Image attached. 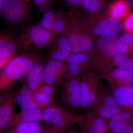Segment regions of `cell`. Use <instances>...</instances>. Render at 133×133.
Masks as SVG:
<instances>
[{
  "mask_svg": "<svg viewBox=\"0 0 133 133\" xmlns=\"http://www.w3.org/2000/svg\"><path fill=\"white\" fill-rule=\"evenodd\" d=\"M41 60L40 55L36 52L24 53L15 57L1 70V90L9 87L15 81L23 77L33 64Z\"/></svg>",
  "mask_w": 133,
  "mask_h": 133,
  "instance_id": "obj_1",
  "label": "cell"
},
{
  "mask_svg": "<svg viewBox=\"0 0 133 133\" xmlns=\"http://www.w3.org/2000/svg\"><path fill=\"white\" fill-rule=\"evenodd\" d=\"M0 14L7 23L16 26L26 23L31 17L27 0H7Z\"/></svg>",
  "mask_w": 133,
  "mask_h": 133,
  "instance_id": "obj_2",
  "label": "cell"
},
{
  "mask_svg": "<svg viewBox=\"0 0 133 133\" xmlns=\"http://www.w3.org/2000/svg\"><path fill=\"white\" fill-rule=\"evenodd\" d=\"M95 115L107 120L122 111L112 94L102 87L94 103L89 109Z\"/></svg>",
  "mask_w": 133,
  "mask_h": 133,
  "instance_id": "obj_3",
  "label": "cell"
},
{
  "mask_svg": "<svg viewBox=\"0 0 133 133\" xmlns=\"http://www.w3.org/2000/svg\"><path fill=\"white\" fill-rule=\"evenodd\" d=\"M81 108L89 110L97 97L101 88L99 77L97 71H91L80 77Z\"/></svg>",
  "mask_w": 133,
  "mask_h": 133,
  "instance_id": "obj_4",
  "label": "cell"
},
{
  "mask_svg": "<svg viewBox=\"0 0 133 133\" xmlns=\"http://www.w3.org/2000/svg\"><path fill=\"white\" fill-rule=\"evenodd\" d=\"M79 115L56 104L44 109L43 120L53 125L69 130L76 124Z\"/></svg>",
  "mask_w": 133,
  "mask_h": 133,
  "instance_id": "obj_5",
  "label": "cell"
},
{
  "mask_svg": "<svg viewBox=\"0 0 133 133\" xmlns=\"http://www.w3.org/2000/svg\"><path fill=\"white\" fill-rule=\"evenodd\" d=\"M80 77L66 79L61 93L63 104L71 108H81V91Z\"/></svg>",
  "mask_w": 133,
  "mask_h": 133,
  "instance_id": "obj_6",
  "label": "cell"
},
{
  "mask_svg": "<svg viewBox=\"0 0 133 133\" xmlns=\"http://www.w3.org/2000/svg\"><path fill=\"white\" fill-rule=\"evenodd\" d=\"M66 72L65 62L50 60L44 68L42 84H45L55 88L63 84L66 79Z\"/></svg>",
  "mask_w": 133,
  "mask_h": 133,
  "instance_id": "obj_7",
  "label": "cell"
},
{
  "mask_svg": "<svg viewBox=\"0 0 133 133\" xmlns=\"http://www.w3.org/2000/svg\"><path fill=\"white\" fill-rule=\"evenodd\" d=\"M77 124L82 133H106V120L95 115L89 110L79 115Z\"/></svg>",
  "mask_w": 133,
  "mask_h": 133,
  "instance_id": "obj_8",
  "label": "cell"
},
{
  "mask_svg": "<svg viewBox=\"0 0 133 133\" xmlns=\"http://www.w3.org/2000/svg\"><path fill=\"white\" fill-rule=\"evenodd\" d=\"M22 49L18 39L7 33L0 34V68L2 70L14 58L17 51Z\"/></svg>",
  "mask_w": 133,
  "mask_h": 133,
  "instance_id": "obj_9",
  "label": "cell"
},
{
  "mask_svg": "<svg viewBox=\"0 0 133 133\" xmlns=\"http://www.w3.org/2000/svg\"><path fill=\"white\" fill-rule=\"evenodd\" d=\"M101 76L106 80L113 90L121 86L133 85V70L115 69Z\"/></svg>",
  "mask_w": 133,
  "mask_h": 133,
  "instance_id": "obj_10",
  "label": "cell"
},
{
  "mask_svg": "<svg viewBox=\"0 0 133 133\" xmlns=\"http://www.w3.org/2000/svg\"><path fill=\"white\" fill-rule=\"evenodd\" d=\"M107 132L120 133L133 123V113L123 110L111 118L106 120Z\"/></svg>",
  "mask_w": 133,
  "mask_h": 133,
  "instance_id": "obj_11",
  "label": "cell"
},
{
  "mask_svg": "<svg viewBox=\"0 0 133 133\" xmlns=\"http://www.w3.org/2000/svg\"><path fill=\"white\" fill-rule=\"evenodd\" d=\"M122 28L121 23L113 17L106 18L98 23L92 29L95 35L100 37L116 36Z\"/></svg>",
  "mask_w": 133,
  "mask_h": 133,
  "instance_id": "obj_12",
  "label": "cell"
},
{
  "mask_svg": "<svg viewBox=\"0 0 133 133\" xmlns=\"http://www.w3.org/2000/svg\"><path fill=\"white\" fill-rule=\"evenodd\" d=\"M112 94L122 109L133 113V85L119 87L113 89Z\"/></svg>",
  "mask_w": 133,
  "mask_h": 133,
  "instance_id": "obj_13",
  "label": "cell"
},
{
  "mask_svg": "<svg viewBox=\"0 0 133 133\" xmlns=\"http://www.w3.org/2000/svg\"><path fill=\"white\" fill-rule=\"evenodd\" d=\"M44 110L40 108L22 110L18 113H15L6 131L17 124L23 122H37L43 120Z\"/></svg>",
  "mask_w": 133,
  "mask_h": 133,
  "instance_id": "obj_14",
  "label": "cell"
},
{
  "mask_svg": "<svg viewBox=\"0 0 133 133\" xmlns=\"http://www.w3.org/2000/svg\"><path fill=\"white\" fill-rule=\"evenodd\" d=\"M44 65L42 60L36 62L23 77L27 87L32 91L36 90L42 84V75Z\"/></svg>",
  "mask_w": 133,
  "mask_h": 133,
  "instance_id": "obj_15",
  "label": "cell"
},
{
  "mask_svg": "<svg viewBox=\"0 0 133 133\" xmlns=\"http://www.w3.org/2000/svg\"><path fill=\"white\" fill-rule=\"evenodd\" d=\"M16 103L14 97L9 96L2 102L0 107V133L6 131L14 115Z\"/></svg>",
  "mask_w": 133,
  "mask_h": 133,
  "instance_id": "obj_16",
  "label": "cell"
},
{
  "mask_svg": "<svg viewBox=\"0 0 133 133\" xmlns=\"http://www.w3.org/2000/svg\"><path fill=\"white\" fill-rule=\"evenodd\" d=\"M45 30L38 24L23 29L17 38L22 50H24L33 39L41 34Z\"/></svg>",
  "mask_w": 133,
  "mask_h": 133,
  "instance_id": "obj_17",
  "label": "cell"
},
{
  "mask_svg": "<svg viewBox=\"0 0 133 133\" xmlns=\"http://www.w3.org/2000/svg\"><path fill=\"white\" fill-rule=\"evenodd\" d=\"M54 36L49 31L44 30L42 33L34 38L27 45L24 50L25 51H37L49 46Z\"/></svg>",
  "mask_w": 133,
  "mask_h": 133,
  "instance_id": "obj_18",
  "label": "cell"
},
{
  "mask_svg": "<svg viewBox=\"0 0 133 133\" xmlns=\"http://www.w3.org/2000/svg\"><path fill=\"white\" fill-rule=\"evenodd\" d=\"M69 27L65 15L63 12H57L55 22L50 31L54 37L67 35Z\"/></svg>",
  "mask_w": 133,
  "mask_h": 133,
  "instance_id": "obj_19",
  "label": "cell"
},
{
  "mask_svg": "<svg viewBox=\"0 0 133 133\" xmlns=\"http://www.w3.org/2000/svg\"><path fill=\"white\" fill-rule=\"evenodd\" d=\"M42 129L37 122H23L9 129L6 133H38Z\"/></svg>",
  "mask_w": 133,
  "mask_h": 133,
  "instance_id": "obj_20",
  "label": "cell"
},
{
  "mask_svg": "<svg viewBox=\"0 0 133 133\" xmlns=\"http://www.w3.org/2000/svg\"><path fill=\"white\" fill-rule=\"evenodd\" d=\"M71 48L70 44L67 42L62 47L49 51V61L56 60L65 62L71 54Z\"/></svg>",
  "mask_w": 133,
  "mask_h": 133,
  "instance_id": "obj_21",
  "label": "cell"
},
{
  "mask_svg": "<svg viewBox=\"0 0 133 133\" xmlns=\"http://www.w3.org/2000/svg\"><path fill=\"white\" fill-rule=\"evenodd\" d=\"M65 62L67 64L78 65L85 70L92 66L91 58L86 53L71 54Z\"/></svg>",
  "mask_w": 133,
  "mask_h": 133,
  "instance_id": "obj_22",
  "label": "cell"
},
{
  "mask_svg": "<svg viewBox=\"0 0 133 133\" xmlns=\"http://www.w3.org/2000/svg\"><path fill=\"white\" fill-rule=\"evenodd\" d=\"M57 12L51 9L44 12L38 25L45 30L50 31L55 22Z\"/></svg>",
  "mask_w": 133,
  "mask_h": 133,
  "instance_id": "obj_23",
  "label": "cell"
},
{
  "mask_svg": "<svg viewBox=\"0 0 133 133\" xmlns=\"http://www.w3.org/2000/svg\"><path fill=\"white\" fill-rule=\"evenodd\" d=\"M33 93V99L41 109L44 110L55 104L54 97L42 93Z\"/></svg>",
  "mask_w": 133,
  "mask_h": 133,
  "instance_id": "obj_24",
  "label": "cell"
},
{
  "mask_svg": "<svg viewBox=\"0 0 133 133\" xmlns=\"http://www.w3.org/2000/svg\"><path fill=\"white\" fill-rule=\"evenodd\" d=\"M129 10V5L124 1L117 3L112 9L111 15L114 19H119L128 14Z\"/></svg>",
  "mask_w": 133,
  "mask_h": 133,
  "instance_id": "obj_25",
  "label": "cell"
},
{
  "mask_svg": "<svg viewBox=\"0 0 133 133\" xmlns=\"http://www.w3.org/2000/svg\"><path fill=\"white\" fill-rule=\"evenodd\" d=\"M78 36V44L81 53H86L92 48V40L89 36L84 33L77 35Z\"/></svg>",
  "mask_w": 133,
  "mask_h": 133,
  "instance_id": "obj_26",
  "label": "cell"
},
{
  "mask_svg": "<svg viewBox=\"0 0 133 133\" xmlns=\"http://www.w3.org/2000/svg\"><path fill=\"white\" fill-rule=\"evenodd\" d=\"M14 98L16 103L19 105L22 110L40 108L33 98L24 97L19 94L16 95Z\"/></svg>",
  "mask_w": 133,
  "mask_h": 133,
  "instance_id": "obj_27",
  "label": "cell"
},
{
  "mask_svg": "<svg viewBox=\"0 0 133 133\" xmlns=\"http://www.w3.org/2000/svg\"><path fill=\"white\" fill-rule=\"evenodd\" d=\"M33 92L37 93L43 94L54 97L55 87L45 84H42L36 90Z\"/></svg>",
  "mask_w": 133,
  "mask_h": 133,
  "instance_id": "obj_28",
  "label": "cell"
},
{
  "mask_svg": "<svg viewBox=\"0 0 133 133\" xmlns=\"http://www.w3.org/2000/svg\"><path fill=\"white\" fill-rule=\"evenodd\" d=\"M36 5L41 12L43 14L50 9L52 0H33Z\"/></svg>",
  "mask_w": 133,
  "mask_h": 133,
  "instance_id": "obj_29",
  "label": "cell"
},
{
  "mask_svg": "<svg viewBox=\"0 0 133 133\" xmlns=\"http://www.w3.org/2000/svg\"><path fill=\"white\" fill-rule=\"evenodd\" d=\"M116 69L121 70H133V57H130L129 58L117 66Z\"/></svg>",
  "mask_w": 133,
  "mask_h": 133,
  "instance_id": "obj_30",
  "label": "cell"
},
{
  "mask_svg": "<svg viewBox=\"0 0 133 133\" xmlns=\"http://www.w3.org/2000/svg\"><path fill=\"white\" fill-rule=\"evenodd\" d=\"M69 130L57 126L52 125L49 128L43 130L42 129L38 133H65Z\"/></svg>",
  "mask_w": 133,
  "mask_h": 133,
  "instance_id": "obj_31",
  "label": "cell"
},
{
  "mask_svg": "<svg viewBox=\"0 0 133 133\" xmlns=\"http://www.w3.org/2000/svg\"><path fill=\"white\" fill-rule=\"evenodd\" d=\"M124 26L127 33H133V12L128 16L124 22Z\"/></svg>",
  "mask_w": 133,
  "mask_h": 133,
  "instance_id": "obj_32",
  "label": "cell"
},
{
  "mask_svg": "<svg viewBox=\"0 0 133 133\" xmlns=\"http://www.w3.org/2000/svg\"><path fill=\"white\" fill-rule=\"evenodd\" d=\"M99 2V0H83L81 5L84 9L87 10L92 7L95 6Z\"/></svg>",
  "mask_w": 133,
  "mask_h": 133,
  "instance_id": "obj_33",
  "label": "cell"
},
{
  "mask_svg": "<svg viewBox=\"0 0 133 133\" xmlns=\"http://www.w3.org/2000/svg\"><path fill=\"white\" fill-rule=\"evenodd\" d=\"M33 92L28 87H23L19 91V94L24 97L33 98Z\"/></svg>",
  "mask_w": 133,
  "mask_h": 133,
  "instance_id": "obj_34",
  "label": "cell"
},
{
  "mask_svg": "<svg viewBox=\"0 0 133 133\" xmlns=\"http://www.w3.org/2000/svg\"><path fill=\"white\" fill-rule=\"evenodd\" d=\"M83 0H64L65 2L69 5L77 6L80 5Z\"/></svg>",
  "mask_w": 133,
  "mask_h": 133,
  "instance_id": "obj_35",
  "label": "cell"
},
{
  "mask_svg": "<svg viewBox=\"0 0 133 133\" xmlns=\"http://www.w3.org/2000/svg\"><path fill=\"white\" fill-rule=\"evenodd\" d=\"M120 133H133V123L128 126L124 131Z\"/></svg>",
  "mask_w": 133,
  "mask_h": 133,
  "instance_id": "obj_36",
  "label": "cell"
},
{
  "mask_svg": "<svg viewBox=\"0 0 133 133\" xmlns=\"http://www.w3.org/2000/svg\"><path fill=\"white\" fill-rule=\"evenodd\" d=\"M7 0H0V13L2 11Z\"/></svg>",
  "mask_w": 133,
  "mask_h": 133,
  "instance_id": "obj_37",
  "label": "cell"
},
{
  "mask_svg": "<svg viewBox=\"0 0 133 133\" xmlns=\"http://www.w3.org/2000/svg\"><path fill=\"white\" fill-rule=\"evenodd\" d=\"M123 1L126 3H127L129 6H131L133 8V0H123Z\"/></svg>",
  "mask_w": 133,
  "mask_h": 133,
  "instance_id": "obj_38",
  "label": "cell"
},
{
  "mask_svg": "<svg viewBox=\"0 0 133 133\" xmlns=\"http://www.w3.org/2000/svg\"><path fill=\"white\" fill-rule=\"evenodd\" d=\"M69 130H70V129H69ZM69 130L65 133H82L81 130L78 131L75 130H72L70 131V130Z\"/></svg>",
  "mask_w": 133,
  "mask_h": 133,
  "instance_id": "obj_39",
  "label": "cell"
},
{
  "mask_svg": "<svg viewBox=\"0 0 133 133\" xmlns=\"http://www.w3.org/2000/svg\"><path fill=\"white\" fill-rule=\"evenodd\" d=\"M27 1H28L29 0H27Z\"/></svg>",
  "mask_w": 133,
  "mask_h": 133,
  "instance_id": "obj_40",
  "label": "cell"
},
{
  "mask_svg": "<svg viewBox=\"0 0 133 133\" xmlns=\"http://www.w3.org/2000/svg\"></svg>",
  "mask_w": 133,
  "mask_h": 133,
  "instance_id": "obj_41",
  "label": "cell"
}]
</instances>
